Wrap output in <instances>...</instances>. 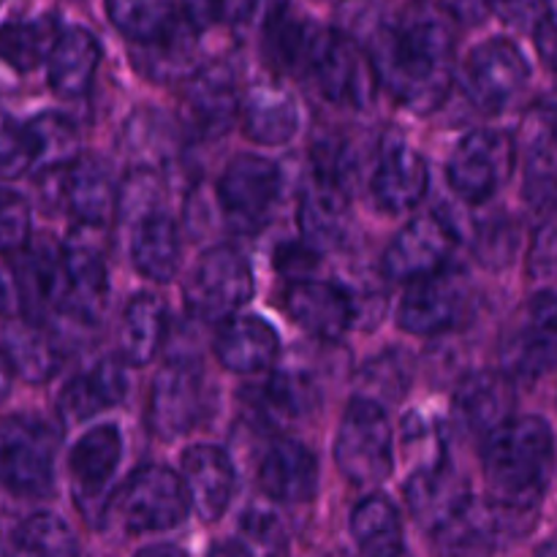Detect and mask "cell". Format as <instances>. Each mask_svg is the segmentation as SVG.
Here are the masks:
<instances>
[{
	"instance_id": "obj_31",
	"label": "cell",
	"mask_w": 557,
	"mask_h": 557,
	"mask_svg": "<svg viewBox=\"0 0 557 557\" xmlns=\"http://www.w3.org/2000/svg\"><path fill=\"white\" fill-rule=\"evenodd\" d=\"M348 190L337 180L315 174L302 190L299 199V228H302V239L313 245L315 250H330L346 239L348 223H351V212H348Z\"/></svg>"
},
{
	"instance_id": "obj_58",
	"label": "cell",
	"mask_w": 557,
	"mask_h": 557,
	"mask_svg": "<svg viewBox=\"0 0 557 557\" xmlns=\"http://www.w3.org/2000/svg\"><path fill=\"white\" fill-rule=\"evenodd\" d=\"M5 305H9V294H5L3 281H0V313H3V310H5Z\"/></svg>"
},
{
	"instance_id": "obj_35",
	"label": "cell",
	"mask_w": 557,
	"mask_h": 557,
	"mask_svg": "<svg viewBox=\"0 0 557 557\" xmlns=\"http://www.w3.org/2000/svg\"><path fill=\"white\" fill-rule=\"evenodd\" d=\"M166 335V310L156 294H136L123 310L120 324V357L131 368H145L161 348Z\"/></svg>"
},
{
	"instance_id": "obj_30",
	"label": "cell",
	"mask_w": 557,
	"mask_h": 557,
	"mask_svg": "<svg viewBox=\"0 0 557 557\" xmlns=\"http://www.w3.org/2000/svg\"><path fill=\"white\" fill-rule=\"evenodd\" d=\"M239 120L250 141L264 147L286 145L299 131V107L277 82H256L245 90Z\"/></svg>"
},
{
	"instance_id": "obj_36",
	"label": "cell",
	"mask_w": 557,
	"mask_h": 557,
	"mask_svg": "<svg viewBox=\"0 0 557 557\" xmlns=\"http://www.w3.org/2000/svg\"><path fill=\"white\" fill-rule=\"evenodd\" d=\"M60 33L63 25L52 14L0 22V60L20 74L38 69L49 60Z\"/></svg>"
},
{
	"instance_id": "obj_28",
	"label": "cell",
	"mask_w": 557,
	"mask_h": 557,
	"mask_svg": "<svg viewBox=\"0 0 557 557\" xmlns=\"http://www.w3.org/2000/svg\"><path fill=\"white\" fill-rule=\"evenodd\" d=\"M281 354L275 326L261 315H232L215 337V357L226 370L239 375L264 373Z\"/></svg>"
},
{
	"instance_id": "obj_4",
	"label": "cell",
	"mask_w": 557,
	"mask_h": 557,
	"mask_svg": "<svg viewBox=\"0 0 557 557\" xmlns=\"http://www.w3.org/2000/svg\"><path fill=\"white\" fill-rule=\"evenodd\" d=\"M190 511L188 490L166 466H145L112 495L109 515L125 533H161L183 525Z\"/></svg>"
},
{
	"instance_id": "obj_49",
	"label": "cell",
	"mask_w": 557,
	"mask_h": 557,
	"mask_svg": "<svg viewBox=\"0 0 557 557\" xmlns=\"http://www.w3.org/2000/svg\"><path fill=\"white\" fill-rule=\"evenodd\" d=\"M27 169H33V145L27 128L0 109V177H20Z\"/></svg>"
},
{
	"instance_id": "obj_47",
	"label": "cell",
	"mask_w": 557,
	"mask_h": 557,
	"mask_svg": "<svg viewBox=\"0 0 557 557\" xmlns=\"http://www.w3.org/2000/svg\"><path fill=\"white\" fill-rule=\"evenodd\" d=\"M517 243H520V234H517V223L511 218H490V221L479 226L476 234L479 261L490 267V270H500V267H506L515 259Z\"/></svg>"
},
{
	"instance_id": "obj_42",
	"label": "cell",
	"mask_w": 557,
	"mask_h": 557,
	"mask_svg": "<svg viewBox=\"0 0 557 557\" xmlns=\"http://www.w3.org/2000/svg\"><path fill=\"white\" fill-rule=\"evenodd\" d=\"M25 128L33 145V166H41L44 172H49V169L69 166L79 158V134H76L74 123L63 114H38Z\"/></svg>"
},
{
	"instance_id": "obj_14",
	"label": "cell",
	"mask_w": 557,
	"mask_h": 557,
	"mask_svg": "<svg viewBox=\"0 0 557 557\" xmlns=\"http://www.w3.org/2000/svg\"><path fill=\"white\" fill-rule=\"evenodd\" d=\"M65 272H69V294L63 313L79 324H96L107 308L109 275H107V243L103 226L76 223L63 245Z\"/></svg>"
},
{
	"instance_id": "obj_50",
	"label": "cell",
	"mask_w": 557,
	"mask_h": 557,
	"mask_svg": "<svg viewBox=\"0 0 557 557\" xmlns=\"http://www.w3.org/2000/svg\"><path fill=\"white\" fill-rule=\"evenodd\" d=\"M403 428H406L403 430V444L411 451H419V457H422L419 468L444 460V438H441V430L435 428V422L413 413V417H406Z\"/></svg>"
},
{
	"instance_id": "obj_29",
	"label": "cell",
	"mask_w": 557,
	"mask_h": 557,
	"mask_svg": "<svg viewBox=\"0 0 557 557\" xmlns=\"http://www.w3.org/2000/svg\"><path fill=\"white\" fill-rule=\"evenodd\" d=\"M319 25L292 9L288 0H264L261 52L277 74L302 76Z\"/></svg>"
},
{
	"instance_id": "obj_43",
	"label": "cell",
	"mask_w": 557,
	"mask_h": 557,
	"mask_svg": "<svg viewBox=\"0 0 557 557\" xmlns=\"http://www.w3.org/2000/svg\"><path fill=\"white\" fill-rule=\"evenodd\" d=\"M359 384L364 386L362 395L368 400L375 403H397L406 397L408 386H411V368H408V359L403 354H381L379 359L368 362V368L362 370V379Z\"/></svg>"
},
{
	"instance_id": "obj_54",
	"label": "cell",
	"mask_w": 557,
	"mask_h": 557,
	"mask_svg": "<svg viewBox=\"0 0 557 557\" xmlns=\"http://www.w3.org/2000/svg\"><path fill=\"white\" fill-rule=\"evenodd\" d=\"M533 38H536L539 58L557 79V14H544L533 27Z\"/></svg>"
},
{
	"instance_id": "obj_59",
	"label": "cell",
	"mask_w": 557,
	"mask_h": 557,
	"mask_svg": "<svg viewBox=\"0 0 557 557\" xmlns=\"http://www.w3.org/2000/svg\"><path fill=\"white\" fill-rule=\"evenodd\" d=\"M379 557H411V553H406V547L397 549V553H389V555H379Z\"/></svg>"
},
{
	"instance_id": "obj_40",
	"label": "cell",
	"mask_w": 557,
	"mask_h": 557,
	"mask_svg": "<svg viewBox=\"0 0 557 557\" xmlns=\"http://www.w3.org/2000/svg\"><path fill=\"white\" fill-rule=\"evenodd\" d=\"M351 536L368 557L403 549V522L395 504L384 495H368L351 511Z\"/></svg>"
},
{
	"instance_id": "obj_13",
	"label": "cell",
	"mask_w": 557,
	"mask_h": 557,
	"mask_svg": "<svg viewBox=\"0 0 557 557\" xmlns=\"http://www.w3.org/2000/svg\"><path fill=\"white\" fill-rule=\"evenodd\" d=\"M123 460V435L114 424H98L87 430L69 455L71 493L82 517L96 520L112 504V479Z\"/></svg>"
},
{
	"instance_id": "obj_41",
	"label": "cell",
	"mask_w": 557,
	"mask_h": 557,
	"mask_svg": "<svg viewBox=\"0 0 557 557\" xmlns=\"http://www.w3.org/2000/svg\"><path fill=\"white\" fill-rule=\"evenodd\" d=\"M11 557H82L74 531L58 515L38 511L11 536Z\"/></svg>"
},
{
	"instance_id": "obj_44",
	"label": "cell",
	"mask_w": 557,
	"mask_h": 557,
	"mask_svg": "<svg viewBox=\"0 0 557 557\" xmlns=\"http://www.w3.org/2000/svg\"><path fill=\"white\" fill-rule=\"evenodd\" d=\"M125 136H128V147L125 152L141 161L145 166L141 169H156V163H163L172 158V147H169V123L158 112H136L131 117L128 128H125Z\"/></svg>"
},
{
	"instance_id": "obj_19",
	"label": "cell",
	"mask_w": 557,
	"mask_h": 557,
	"mask_svg": "<svg viewBox=\"0 0 557 557\" xmlns=\"http://www.w3.org/2000/svg\"><path fill=\"white\" fill-rule=\"evenodd\" d=\"M243 96L234 74L215 63L199 69L188 79L183 92V123L199 139H221L239 120Z\"/></svg>"
},
{
	"instance_id": "obj_26",
	"label": "cell",
	"mask_w": 557,
	"mask_h": 557,
	"mask_svg": "<svg viewBox=\"0 0 557 557\" xmlns=\"http://www.w3.org/2000/svg\"><path fill=\"white\" fill-rule=\"evenodd\" d=\"M259 487L277 504H305L319 490V462L305 444L277 438L259 462Z\"/></svg>"
},
{
	"instance_id": "obj_37",
	"label": "cell",
	"mask_w": 557,
	"mask_h": 557,
	"mask_svg": "<svg viewBox=\"0 0 557 557\" xmlns=\"http://www.w3.org/2000/svg\"><path fill=\"white\" fill-rule=\"evenodd\" d=\"M196 27L188 20L177 27L174 33H169L166 38L156 44H145V47H134V65L141 76H147L150 82L158 85H166V82H188L196 74Z\"/></svg>"
},
{
	"instance_id": "obj_39",
	"label": "cell",
	"mask_w": 557,
	"mask_h": 557,
	"mask_svg": "<svg viewBox=\"0 0 557 557\" xmlns=\"http://www.w3.org/2000/svg\"><path fill=\"white\" fill-rule=\"evenodd\" d=\"M528 205L542 212L557 210V120H547L533 128L525 156Z\"/></svg>"
},
{
	"instance_id": "obj_46",
	"label": "cell",
	"mask_w": 557,
	"mask_h": 557,
	"mask_svg": "<svg viewBox=\"0 0 557 557\" xmlns=\"http://www.w3.org/2000/svg\"><path fill=\"white\" fill-rule=\"evenodd\" d=\"M264 0H183L185 20L196 30H210L218 25H243Z\"/></svg>"
},
{
	"instance_id": "obj_18",
	"label": "cell",
	"mask_w": 557,
	"mask_h": 557,
	"mask_svg": "<svg viewBox=\"0 0 557 557\" xmlns=\"http://www.w3.org/2000/svg\"><path fill=\"white\" fill-rule=\"evenodd\" d=\"M47 196L54 207L85 226H107L117 207V190L103 163L76 158L74 163L47 172Z\"/></svg>"
},
{
	"instance_id": "obj_38",
	"label": "cell",
	"mask_w": 557,
	"mask_h": 557,
	"mask_svg": "<svg viewBox=\"0 0 557 557\" xmlns=\"http://www.w3.org/2000/svg\"><path fill=\"white\" fill-rule=\"evenodd\" d=\"M103 9L134 47L161 41L183 25L174 0H103Z\"/></svg>"
},
{
	"instance_id": "obj_2",
	"label": "cell",
	"mask_w": 557,
	"mask_h": 557,
	"mask_svg": "<svg viewBox=\"0 0 557 557\" xmlns=\"http://www.w3.org/2000/svg\"><path fill=\"white\" fill-rule=\"evenodd\" d=\"M482 468L493 504L533 515L553 482V430L539 417H511L484 438Z\"/></svg>"
},
{
	"instance_id": "obj_22",
	"label": "cell",
	"mask_w": 557,
	"mask_h": 557,
	"mask_svg": "<svg viewBox=\"0 0 557 557\" xmlns=\"http://www.w3.org/2000/svg\"><path fill=\"white\" fill-rule=\"evenodd\" d=\"M515 381L500 370H479V373L466 375L457 384L455 400H451V413H455L457 428L471 435H484L487 438L493 430L509 422L515 411Z\"/></svg>"
},
{
	"instance_id": "obj_55",
	"label": "cell",
	"mask_w": 557,
	"mask_h": 557,
	"mask_svg": "<svg viewBox=\"0 0 557 557\" xmlns=\"http://www.w3.org/2000/svg\"><path fill=\"white\" fill-rule=\"evenodd\" d=\"M11 384H14V368H11V359L0 348V403L11 395Z\"/></svg>"
},
{
	"instance_id": "obj_51",
	"label": "cell",
	"mask_w": 557,
	"mask_h": 557,
	"mask_svg": "<svg viewBox=\"0 0 557 557\" xmlns=\"http://www.w3.org/2000/svg\"><path fill=\"white\" fill-rule=\"evenodd\" d=\"M528 272L533 277H557V210L547 212V221L533 237Z\"/></svg>"
},
{
	"instance_id": "obj_11",
	"label": "cell",
	"mask_w": 557,
	"mask_h": 557,
	"mask_svg": "<svg viewBox=\"0 0 557 557\" xmlns=\"http://www.w3.org/2000/svg\"><path fill=\"white\" fill-rule=\"evenodd\" d=\"M473 310V286L466 272L444 270L411 281L397 308V324L411 335H444L466 324Z\"/></svg>"
},
{
	"instance_id": "obj_16",
	"label": "cell",
	"mask_w": 557,
	"mask_h": 557,
	"mask_svg": "<svg viewBox=\"0 0 557 557\" xmlns=\"http://www.w3.org/2000/svg\"><path fill=\"white\" fill-rule=\"evenodd\" d=\"M531 65L511 38L495 36L479 44L466 63L468 96L484 112L509 107L528 85Z\"/></svg>"
},
{
	"instance_id": "obj_27",
	"label": "cell",
	"mask_w": 557,
	"mask_h": 557,
	"mask_svg": "<svg viewBox=\"0 0 557 557\" xmlns=\"http://www.w3.org/2000/svg\"><path fill=\"white\" fill-rule=\"evenodd\" d=\"M128 392V373L120 359H101L85 373L74 375L58 397V413L65 428L87 422L96 413L120 406Z\"/></svg>"
},
{
	"instance_id": "obj_34",
	"label": "cell",
	"mask_w": 557,
	"mask_h": 557,
	"mask_svg": "<svg viewBox=\"0 0 557 557\" xmlns=\"http://www.w3.org/2000/svg\"><path fill=\"white\" fill-rule=\"evenodd\" d=\"M5 357L20 379L44 384L60 368V348L44 321L22 319L5 330Z\"/></svg>"
},
{
	"instance_id": "obj_10",
	"label": "cell",
	"mask_w": 557,
	"mask_h": 557,
	"mask_svg": "<svg viewBox=\"0 0 557 557\" xmlns=\"http://www.w3.org/2000/svg\"><path fill=\"white\" fill-rule=\"evenodd\" d=\"M517 147L504 131L476 128L457 141L446 163V177L455 194L471 205L493 199L515 172Z\"/></svg>"
},
{
	"instance_id": "obj_21",
	"label": "cell",
	"mask_w": 557,
	"mask_h": 557,
	"mask_svg": "<svg viewBox=\"0 0 557 557\" xmlns=\"http://www.w3.org/2000/svg\"><path fill=\"white\" fill-rule=\"evenodd\" d=\"M283 310L294 324L324 343L346 335L357 319V302L351 294L335 283L315 281V277L292 283L283 294Z\"/></svg>"
},
{
	"instance_id": "obj_3",
	"label": "cell",
	"mask_w": 557,
	"mask_h": 557,
	"mask_svg": "<svg viewBox=\"0 0 557 557\" xmlns=\"http://www.w3.org/2000/svg\"><path fill=\"white\" fill-rule=\"evenodd\" d=\"M335 462L357 487H373L389 479L395 468L392 422L381 403L368 397H354L348 403L335 435Z\"/></svg>"
},
{
	"instance_id": "obj_17",
	"label": "cell",
	"mask_w": 557,
	"mask_h": 557,
	"mask_svg": "<svg viewBox=\"0 0 557 557\" xmlns=\"http://www.w3.org/2000/svg\"><path fill=\"white\" fill-rule=\"evenodd\" d=\"M14 281L20 292L25 319L44 321L52 313H63L69 294V272H65L63 245L49 237L33 239L14 256Z\"/></svg>"
},
{
	"instance_id": "obj_45",
	"label": "cell",
	"mask_w": 557,
	"mask_h": 557,
	"mask_svg": "<svg viewBox=\"0 0 557 557\" xmlns=\"http://www.w3.org/2000/svg\"><path fill=\"white\" fill-rule=\"evenodd\" d=\"M232 542L243 557H286V533L270 511H248Z\"/></svg>"
},
{
	"instance_id": "obj_24",
	"label": "cell",
	"mask_w": 557,
	"mask_h": 557,
	"mask_svg": "<svg viewBox=\"0 0 557 557\" xmlns=\"http://www.w3.org/2000/svg\"><path fill=\"white\" fill-rule=\"evenodd\" d=\"M180 476L188 490L190 509L196 511L201 522H218L226 515L234 484H237V473H234L226 451L207 444L190 446L183 455V473Z\"/></svg>"
},
{
	"instance_id": "obj_56",
	"label": "cell",
	"mask_w": 557,
	"mask_h": 557,
	"mask_svg": "<svg viewBox=\"0 0 557 557\" xmlns=\"http://www.w3.org/2000/svg\"><path fill=\"white\" fill-rule=\"evenodd\" d=\"M134 557H188V553L174 544H150V547L139 549Z\"/></svg>"
},
{
	"instance_id": "obj_48",
	"label": "cell",
	"mask_w": 557,
	"mask_h": 557,
	"mask_svg": "<svg viewBox=\"0 0 557 557\" xmlns=\"http://www.w3.org/2000/svg\"><path fill=\"white\" fill-rule=\"evenodd\" d=\"M30 243V205L16 190L0 188V253H16Z\"/></svg>"
},
{
	"instance_id": "obj_7",
	"label": "cell",
	"mask_w": 557,
	"mask_h": 557,
	"mask_svg": "<svg viewBox=\"0 0 557 557\" xmlns=\"http://www.w3.org/2000/svg\"><path fill=\"white\" fill-rule=\"evenodd\" d=\"M557 368V294L539 292L500 337V370L515 384H533Z\"/></svg>"
},
{
	"instance_id": "obj_9",
	"label": "cell",
	"mask_w": 557,
	"mask_h": 557,
	"mask_svg": "<svg viewBox=\"0 0 557 557\" xmlns=\"http://www.w3.org/2000/svg\"><path fill=\"white\" fill-rule=\"evenodd\" d=\"M281 199V169L256 152L232 158L218 180V205L228 228L237 234L261 232Z\"/></svg>"
},
{
	"instance_id": "obj_32",
	"label": "cell",
	"mask_w": 557,
	"mask_h": 557,
	"mask_svg": "<svg viewBox=\"0 0 557 557\" xmlns=\"http://www.w3.org/2000/svg\"><path fill=\"white\" fill-rule=\"evenodd\" d=\"M101 63V44L85 27H63L47 60L49 87L63 98H79L90 90Z\"/></svg>"
},
{
	"instance_id": "obj_12",
	"label": "cell",
	"mask_w": 557,
	"mask_h": 557,
	"mask_svg": "<svg viewBox=\"0 0 557 557\" xmlns=\"http://www.w3.org/2000/svg\"><path fill=\"white\" fill-rule=\"evenodd\" d=\"M205 413V375L194 359H169L147 397V424L163 441L190 433Z\"/></svg>"
},
{
	"instance_id": "obj_52",
	"label": "cell",
	"mask_w": 557,
	"mask_h": 557,
	"mask_svg": "<svg viewBox=\"0 0 557 557\" xmlns=\"http://www.w3.org/2000/svg\"><path fill=\"white\" fill-rule=\"evenodd\" d=\"M315 267H319V250L305 239L302 243H286L275 250V270L286 281H308V277H313Z\"/></svg>"
},
{
	"instance_id": "obj_53",
	"label": "cell",
	"mask_w": 557,
	"mask_h": 557,
	"mask_svg": "<svg viewBox=\"0 0 557 557\" xmlns=\"http://www.w3.org/2000/svg\"><path fill=\"white\" fill-rule=\"evenodd\" d=\"M484 5L517 27H536V22L547 14V0H484Z\"/></svg>"
},
{
	"instance_id": "obj_8",
	"label": "cell",
	"mask_w": 557,
	"mask_h": 557,
	"mask_svg": "<svg viewBox=\"0 0 557 557\" xmlns=\"http://www.w3.org/2000/svg\"><path fill=\"white\" fill-rule=\"evenodd\" d=\"M253 270L234 245L205 250L185 281V305L199 321H223L250 302Z\"/></svg>"
},
{
	"instance_id": "obj_6",
	"label": "cell",
	"mask_w": 557,
	"mask_h": 557,
	"mask_svg": "<svg viewBox=\"0 0 557 557\" xmlns=\"http://www.w3.org/2000/svg\"><path fill=\"white\" fill-rule=\"evenodd\" d=\"M302 76L319 87L326 101L354 109L368 107L379 85L368 52H362V47L346 33L321 25L315 30Z\"/></svg>"
},
{
	"instance_id": "obj_20",
	"label": "cell",
	"mask_w": 557,
	"mask_h": 557,
	"mask_svg": "<svg viewBox=\"0 0 557 557\" xmlns=\"http://www.w3.org/2000/svg\"><path fill=\"white\" fill-rule=\"evenodd\" d=\"M406 500L419 525L444 533L471 506V490L462 473L444 457L413 471L406 484Z\"/></svg>"
},
{
	"instance_id": "obj_25",
	"label": "cell",
	"mask_w": 557,
	"mask_h": 557,
	"mask_svg": "<svg viewBox=\"0 0 557 557\" xmlns=\"http://www.w3.org/2000/svg\"><path fill=\"white\" fill-rule=\"evenodd\" d=\"M250 417L270 430H286L302 422L319 406V392L299 373H272L243 392Z\"/></svg>"
},
{
	"instance_id": "obj_5",
	"label": "cell",
	"mask_w": 557,
	"mask_h": 557,
	"mask_svg": "<svg viewBox=\"0 0 557 557\" xmlns=\"http://www.w3.org/2000/svg\"><path fill=\"white\" fill-rule=\"evenodd\" d=\"M58 433L36 417L0 419V487L20 498H44L54 484Z\"/></svg>"
},
{
	"instance_id": "obj_33",
	"label": "cell",
	"mask_w": 557,
	"mask_h": 557,
	"mask_svg": "<svg viewBox=\"0 0 557 557\" xmlns=\"http://www.w3.org/2000/svg\"><path fill=\"white\" fill-rule=\"evenodd\" d=\"M131 259L145 277L169 283L180 267V232L177 223L163 212H150L136 221Z\"/></svg>"
},
{
	"instance_id": "obj_1",
	"label": "cell",
	"mask_w": 557,
	"mask_h": 557,
	"mask_svg": "<svg viewBox=\"0 0 557 557\" xmlns=\"http://www.w3.org/2000/svg\"><path fill=\"white\" fill-rule=\"evenodd\" d=\"M455 16L435 0H413L395 22L375 27L368 58L375 79L400 107L430 114L449 96L455 79Z\"/></svg>"
},
{
	"instance_id": "obj_15",
	"label": "cell",
	"mask_w": 557,
	"mask_h": 557,
	"mask_svg": "<svg viewBox=\"0 0 557 557\" xmlns=\"http://www.w3.org/2000/svg\"><path fill=\"white\" fill-rule=\"evenodd\" d=\"M457 245V228L444 212L419 215L384 250L381 270L389 281L411 283L444 270Z\"/></svg>"
},
{
	"instance_id": "obj_23",
	"label": "cell",
	"mask_w": 557,
	"mask_h": 557,
	"mask_svg": "<svg viewBox=\"0 0 557 557\" xmlns=\"http://www.w3.org/2000/svg\"><path fill=\"white\" fill-rule=\"evenodd\" d=\"M430 188V172L424 158L403 141H386L379 166L370 180L373 201L389 215L411 212Z\"/></svg>"
},
{
	"instance_id": "obj_57",
	"label": "cell",
	"mask_w": 557,
	"mask_h": 557,
	"mask_svg": "<svg viewBox=\"0 0 557 557\" xmlns=\"http://www.w3.org/2000/svg\"><path fill=\"white\" fill-rule=\"evenodd\" d=\"M536 557H557V539H549V542H544L542 547H539Z\"/></svg>"
}]
</instances>
